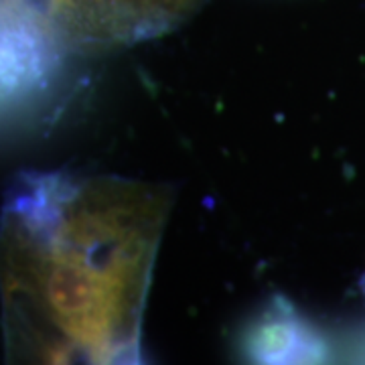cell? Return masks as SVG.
Returning a JSON list of instances; mask_svg holds the SVG:
<instances>
[{
	"instance_id": "obj_1",
	"label": "cell",
	"mask_w": 365,
	"mask_h": 365,
	"mask_svg": "<svg viewBox=\"0 0 365 365\" xmlns=\"http://www.w3.org/2000/svg\"><path fill=\"white\" fill-rule=\"evenodd\" d=\"M160 182L33 173L0 220L9 357L136 364L158 246L173 207Z\"/></svg>"
},
{
	"instance_id": "obj_3",
	"label": "cell",
	"mask_w": 365,
	"mask_h": 365,
	"mask_svg": "<svg viewBox=\"0 0 365 365\" xmlns=\"http://www.w3.org/2000/svg\"><path fill=\"white\" fill-rule=\"evenodd\" d=\"M254 345H256V355H260L264 359L317 355L313 347V335L297 325V317L282 314L278 311L260 327V333L254 339Z\"/></svg>"
},
{
	"instance_id": "obj_2",
	"label": "cell",
	"mask_w": 365,
	"mask_h": 365,
	"mask_svg": "<svg viewBox=\"0 0 365 365\" xmlns=\"http://www.w3.org/2000/svg\"><path fill=\"white\" fill-rule=\"evenodd\" d=\"M205 0H29L57 51L112 49L155 39L197 13Z\"/></svg>"
}]
</instances>
